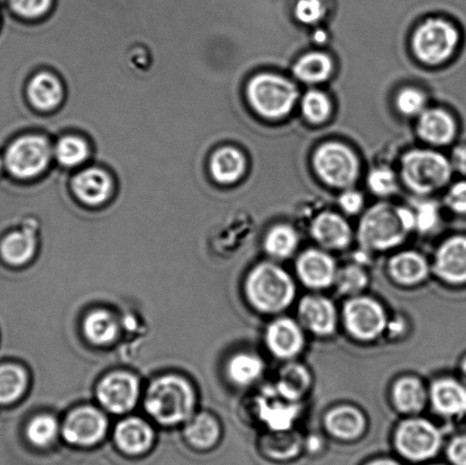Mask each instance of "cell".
<instances>
[{
  "instance_id": "21",
  "label": "cell",
  "mask_w": 466,
  "mask_h": 465,
  "mask_svg": "<svg viewBox=\"0 0 466 465\" xmlns=\"http://www.w3.org/2000/svg\"><path fill=\"white\" fill-rule=\"evenodd\" d=\"M431 399L437 411L446 416L466 412V389L454 380L437 381L431 389Z\"/></svg>"
},
{
  "instance_id": "20",
  "label": "cell",
  "mask_w": 466,
  "mask_h": 465,
  "mask_svg": "<svg viewBox=\"0 0 466 465\" xmlns=\"http://www.w3.org/2000/svg\"><path fill=\"white\" fill-rule=\"evenodd\" d=\"M456 126L453 118L441 109L424 112L419 121L421 138L433 145H445L454 138Z\"/></svg>"
},
{
  "instance_id": "23",
  "label": "cell",
  "mask_w": 466,
  "mask_h": 465,
  "mask_svg": "<svg viewBox=\"0 0 466 465\" xmlns=\"http://www.w3.org/2000/svg\"><path fill=\"white\" fill-rule=\"evenodd\" d=\"M327 430L340 440H354L365 428L363 414L354 408L341 407L327 414Z\"/></svg>"
},
{
  "instance_id": "6",
  "label": "cell",
  "mask_w": 466,
  "mask_h": 465,
  "mask_svg": "<svg viewBox=\"0 0 466 465\" xmlns=\"http://www.w3.org/2000/svg\"><path fill=\"white\" fill-rule=\"evenodd\" d=\"M459 35L453 25L444 20H429L415 32L413 48L420 61L437 66L454 53Z\"/></svg>"
},
{
  "instance_id": "9",
  "label": "cell",
  "mask_w": 466,
  "mask_h": 465,
  "mask_svg": "<svg viewBox=\"0 0 466 465\" xmlns=\"http://www.w3.org/2000/svg\"><path fill=\"white\" fill-rule=\"evenodd\" d=\"M441 437L437 428L426 420L406 421L396 432V445L400 452L412 460H426L440 450Z\"/></svg>"
},
{
  "instance_id": "15",
  "label": "cell",
  "mask_w": 466,
  "mask_h": 465,
  "mask_svg": "<svg viewBox=\"0 0 466 465\" xmlns=\"http://www.w3.org/2000/svg\"><path fill=\"white\" fill-rule=\"evenodd\" d=\"M436 271L451 284L466 282V238L456 237L441 246L437 254Z\"/></svg>"
},
{
  "instance_id": "35",
  "label": "cell",
  "mask_w": 466,
  "mask_h": 465,
  "mask_svg": "<svg viewBox=\"0 0 466 465\" xmlns=\"http://www.w3.org/2000/svg\"><path fill=\"white\" fill-rule=\"evenodd\" d=\"M299 244V236L292 227L278 226L268 232L265 239V249L279 258L290 257Z\"/></svg>"
},
{
  "instance_id": "39",
  "label": "cell",
  "mask_w": 466,
  "mask_h": 465,
  "mask_svg": "<svg viewBox=\"0 0 466 465\" xmlns=\"http://www.w3.org/2000/svg\"><path fill=\"white\" fill-rule=\"evenodd\" d=\"M337 277L338 288L344 294L358 293L367 286V275L358 267L345 268Z\"/></svg>"
},
{
  "instance_id": "27",
  "label": "cell",
  "mask_w": 466,
  "mask_h": 465,
  "mask_svg": "<svg viewBox=\"0 0 466 465\" xmlns=\"http://www.w3.org/2000/svg\"><path fill=\"white\" fill-rule=\"evenodd\" d=\"M310 385V376L308 370L299 364H289L282 369L279 378L278 390L283 399L295 402L306 393Z\"/></svg>"
},
{
  "instance_id": "26",
  "label": "cell",
  "mask_w": 466,
  "mask_h": 465,
  "mask_svg": "<svg viewBox=\"0 0 466 465\" xmlns=\"http://www.w3.org/2000/svg\"><path fill=\"white\" fill-rule=\"evenodd\" d=\"M392 398L397 409L405 413L421 411L426 404V391L421 382L414 378H403L397 381Z\"/></svg>"
},
{
  "instance_id": "8",
  "label": "cell",
  "mask_w": 466,
  "mask_h": 465,
  "mask_svg": "<svg viewBox=\"0 0 466 465\" xmlns=\"http://www.w3.org/2000/svg\"><path fill=\"white\" fill-rule=\"evenodd\" d=\"M314 167L326 184L337 188L353 185L359 173V162L354 153L346 146L335 143L318 149Z\"/></svg>"
},
{
  "instance_id": "5",
  "label": "cell",
  "mask_w": 466,
  "mask_h": 465,
  "mask_svg": "<svg viewBox=\"0 0 466 465\" xmlns=\"http://www.w3.org/2000/svg\"><path fill=\"white\" fill-rule=\"evenodd\" d=\"M451 175V167L442 155L431 150H414L403 159L406 185L419 194L432 193L441 188Z\"/></svg>"
},
{
  "instance_id": "13",
  "label": "cell",
  "mask_w": 466,
  "mask_h": 465,
  "mask_svg": "<svg viewBox=\"0 0 466 465\" xmlns=\"http://www.w3.org/2000/svg\"><path fill=\"white\" fill-rule=\"evenodd\" d=\"M297 271L304 284L312 288H326L336 279V264L328 254L317 249L305 252L297 261Z\"/></svg>"
},
{
  "instance_id": "38",
  "label": "cell",
  "mask_w": 466,
  "mask_h": 465,
  "mask_svg": "<svg viewBox=\"0 0 466 465\" xmlns=\"http://www.w3.org/2000/svg\"><path fill=\"white\" fill-rule=\"evenodd\" d=\"M330 102L326 95L319 91H309L303 99V112L306 118L313 123L327 120L330 114Z\"/></svg>"
},
{
  "instance_id": "41",
  "label": "cell",
  "mask_w": 466,
  "mask_h": 465,
  "mask_svg": "<svg viewBox=\"0 0 466 465\" xmlns=\"http://www.w3.org/2000/svg\"><path fill=\"white\" fill-rule=\"evenodd\" d=\"M424 106H426V98L419 90L405 89L400 91L397 97V107L405 116H417L423 112Z\"/></svg>"
},
{
  "instance_id": "46",
  "label": "cell",
  "mask_w": 466,
  "mask_h": 465,
  "mask_svg": "<svg viewBox=\"0 0 466 465\" xmlns=\"http://www.w3.org/2000/svg\"><path fill=\"white\" fill-rule=\"evenodd\" d=\"M339 204L344 211L350 214H355L363 207V198L356 191H346L339 198Z\"/></svg>"
},
{
  "instance_id": "50",
  "label": "cell",
  "mask_w": 466,
  "mask_h": 465,
  "mask_svg": "<svg viewBox=\"0 0 466 465\" xmlns=\"http://www.w3.org/2000/svg\"><path fill=\"white\" fill-rule=\"evenodd\" d=\"M315 39H317L319 43H322L323 40H326V35H324L322 31H318L317 35H315Z\"/></svg>"
},
{
  "instance_id": "28",
  "label": "cell",
  "mask_w": 466,
  "mask_h": 465,
  "mask_svg": "<svg viewBox=\"0 0 466 465\" xmlns=\"http://www.w3.org/2000/svg\"><path fill=\"white\" fill-rule=\"evenodd\" d=\"M331 70V59L321 53L305 55L294 67L295 76L306 84H318L327 80Z\"/></svg>"
},
{
  "instance_id": "4",
  "label": "cell",
  "mask_w": 466,
  "mask_h": 465,
  "mask_svg": "<svg viewBox=\"0 0 466 465\" xmlns=\"http://www.w3.org/2000/svg\"><path fill=\"white\" fill-rule=\"evenodd\" d=\"M408 231L400 208L380 204L370 209L360 221V239L365 248L387 249L400 244Z\"/></svg>"
},
{
  "instance_id": "44",
  "label": "cell",
  "mask_w": 466,
  "mask_h": 465,
  "mask_svg": "<svg viewBox=\"0 0 466 465\" xmlns=\"http://www.w3.org/2000/svg\"><path fill=\"white\" fill-rule=\"evenodd\" d=\"M415 216V226L421 231H428L436 226L438 221V208L433 203H423L418 207Z\"/></svg>"
},
{
  "instance_id": "14",
  "label": "cell",
  "mask_w": 466,
  "mask_h": 465,
  "mask_svg": "<svg viewBox=\"0 0 466 465\" xmlns=\"http://www.w3.org/2000/svg\"><path fill=\"white\" fill-rule=\"evenodd\" d=\"M299 316L314 334L328 336L336 329L337 313L331 300L319 296H308L299 304Z\"/></svg>"
},
{
  "instance_id": "3",
  "label": "cell",
  "mask_w": 466,
  "mask_h": 465,
  "mask_svg": "<svg viewBox=\"0 0 466 465\" xmlns=\"http://www.w3.org/2000/svg\"><path fill=\"white\" fill-rule=\"evenodd\" d=\"M247 95L251 106L260 116L280 118L294 107L299 91L291 82L281 76L259 75L249 82Z\"/></svg>"
},
{
  "instance_id": "47",
  "label": "cell",
  "mask_w": 466,
  "mask_h": 465,
  "mask_svg": "<svg viewBox=\"0 0 466 465\" xmlns=\"http://www.w3.org/2000/svg\"><path fill=\"white\" fill-rule=\"evenodd\" d=\"M449 457L455 465H466V437H459L451 441Z\"/></svg>"
},
{
  "instance_id": "52",
  "label": "cell",
  "mask_w": 466,
  "mask_h": 465,
  "mask_svg": "<svg viewBox=\"0 0 466 465\" xmlns=\"http://www.w3.org/2000/svg\"><path fill=\"white\" fill-rule=\"evenodd\" d=\"M2 167H3V163H2V159H0V170H2Z\"/></svg>"
},
{
  "instance_id": "48",
  "label": "cell",
  "mask_w": 466,
  "mask_h": 465,
  "mask_svg": "<svg viewBox=\"0 0 466 465\" xmlns=\"http://www.w3.org/2000/svg\"><path fill=\"white\" fill-rule=\"evenodd\" d=\"M453 164L463 175H466V146L456 148L453 153Z\"/></svg>"
},
{
  "instance_id": "22",
  "label": "cell",
  "mask_w": 466,
  "mask_h": 465,
  "mask_svg": "<svg viewBox=\"0 0 466 465\" xmlns=\"http://www.w3.org/2000/svg\"><path fill=\"white\" fill-rule=\"evenodd\" d=\"M27 96L35 107L41 111H50L57 107L63 99L61 82L50 73H40L31 80Z\"/></svg>"
},
{
  "instance_id": "45",
  "label": "cell",
  "mask_w": 466,
  "mask_h": 465,
  "mask_svg": "<svg viewBox=\"0 0 466 465\" xmlns=\"http://www.w3.org/2000/svg\"><path fill=\"white\" fill-rule=\"evenodd\" d=\"M447 204L455 212L466 213V182L453 186L447 196Z\"/></svg>"
},
{
  "instance_id": "36",
  "label": "cell",
  "mask_w": 466,
  "mask_h": 465,
  "mask_svg": "<svg viewBox=\"0 0 466 465\" xmlns=\"http://www.w3.org/2000/svg\"><path fill=\"white\" fill-rule=\"evenodd\" d=\"M57 161L66 167H76L85 162L89 155L88 145L77 136H66L55 148Z\"/></svg>"
},
{
  "instance_id": "43",
  "label": "cell",
  "mask_w": 466,
  "mask_h": 465,
  "mask_svg": "<svg viewBox=\"0 0 466 465\" xmlns=\"http://www.w3.org/2000/svg\"><path fill=\"white\" fill-rule=\"evenodd\" d=\"M14 12L26 18L43 16L48 11L52 0H9Z\"/></svg>"
},
{
  "instance_id": "40",
  "label": "cell",
  "mask_w": 466,
  "mask_h": 465,
  "mask_svg": "<svg viewBox=\"0 0 466 465\" xmlns=\"http://www.w3.org/2000/svg\"><path fill=\"white\" fill-rule=\"evenodd\" d=\"M368 184L370 189L379 196L390 195L397 187L394 172L387 168H377L370 173Z\"/></svg>"
},
{
  "instance_id": "7",
  "label": "cell",
  "mask_w": 466,
  "mask_h": 465,
  "mask_svg": "<svg viewBox=\"0 0 466 465\" xmlns=\"http://www.w3.org/2000/svg\"><path fill=\"white\" fill-rule=\"evenodd\" d=\"M52 149L44 136H29L17 139L9 146L5 164L14 177L30 179L40 175L48 167Z\"/></svg>"
},
{
  "instance_id": "19",
  "label": "cell",
  "mask_w": 466,
  "mask_h": 465,
  "mask_svg": "<svg viewBox=\"0 0 466 465\" xmlns=\"http://www.w3.org/2000/svg\"><path fill=\"white\" fill-rule=\"evenodd\" d=\"M153 430L141 419L131 418L122 421L116 430V443L127 453L139 454L149 449Z\"/></svg>"
},
{
  "instance_id": "24",
  "label": "cell",
  "mask_w": 466,
  "mask_h": 465,
  "mask_svg": "<svg viewBox=\"0 0 466 465\" xmlns=\"http://www.w3.org/2000/svg\"><path fill=\"white\" fill-rule=\"evenodd\" d=\"M245 157L239 150L225 147L218 150L211 161V172L214 179L221 184H233L244 175Z\"/></svg>"
},
{
  "instance_id": "49",
  "label": "cell",
  "mask_w": 466,
  "mask_h": 465,
  "mask_svg": "<svg viewBox=\"0 0 466 465\" xmlns=\"http://www.w3.org/2000/svg\"><path fill=\"white\" fill-rule=\"evenodd\" d=\"M369 465H400L396 462L390 461V460H381V461L373 462Z\"/></svg>"
},
{
  "instance_id": "17",
  "label": "cell",
  "mask_w": 466,
  "mask_h": 465,
  "mask_svg": "<svg viewBox=\"0 0 466 465\" xmlns=\"http://www.w3.org/2000/svg\"><path fill=\"white\" fill-rule=\"evenodd\" d=\"M76 197L88 205H99L111 195L112 180L99 168H86L76 175L72 182Z\"/></svg>"
},
{
  "instance_id": "12",
  "label": "cell",
  "mask_w": 466,
  "mask_h": 465,
  "mask_svg": "<svg viewBox=\"0 0 466 465\" xmlns=\"http://www.w3.org/2000/svg\"><path fill=\"white\" fill-rule=\"evenodd\" d=\"M138 380L127 373H112L100 382L98 399L113 413H125L138 399Z\"/></svg>"
},
{
  "instance_id": "10",
  "label": "cell",
  "mask_w": 466,
  "mask_h": 465,
  "mask_svg": "<svg viewBox=\"0 0 466 465\" xmlns=\"http://www.w3.org/2000/svg\"><path fill=\"white\" fill-rule=\"evenodd\" d=\"M346 326L351 335L362 340L377 339L385 330L386 314L380 304L367 298L350 300L345 305Z\"/></svg>"
},
{
  "instance_id": "2",
  "label": "cell",
  "mask_w": 466,
  "mask_h": 465,
  "mask_svg": "<svg viewBox=\"0 0 466 465\" xmlns=\"http://www.w3.org/2000/svg\"><path fill=\"white\" fill-rule=\"evenodd\" d=\"M250 303L260 312L277 313L286 308L295 296L294 282L282 268L260 264L251 271L246 284Z\"/></svg>"
},
{
  "instance_id": "29",
  "label": "cell",
  "mask_w": 466,
  "mask_h": 465,
  "mask_svg": "<svg viewBox=\"0 0 466 465\" xmlns=\"http://www.w3.org/2000/svg\"><path fill=\"white\" fill-rule=\"evenodd\" d=\"M117 323L112 314L106 311H96L89 314L85 322V334L91 343L107 345L116 339Z\"/></svg>"
},
{
  "instance_id": "42",
  "label": "cell",
  "mask_w": 466,
  "mask_h": 465,
  "mask_svg": "<svg viewBox=\"0 0 466 465\" xmlns=\"http://www.w3.org/2000/svg\"><path fill=\"white\" fill-rule=\"evenodd\" d=\"M326 13L321 0H299L296 4V17L305 25H314L319 22Z\"/></svg>"
},
{
  "instance_id": "30",
  "label": "cell",
  "mask_w": 466,
  "mask_h": 465,
  "mask_svg": "<svg viewBox=\"0 0 466 465\" xmlns=\"http://www.w3.org/2000/svg\"><path fill=\"white\" fill-rule=\"evenodd\" d=\"M35 240L27 232H14L6 237L2 243V252L5 261L13 266H22L35 254Z\"/></svg>"
},
{
  "instance_id": "34",
  "label": "cell",
  "mask_w": 466,
  "mask_h": 465,
  "mask_svg": "<svg viewBox=\"0 0 466 465\" xmlns=\"http://www.w3.org/2000/svg\"><path fill=\"white\" fill-rule=\"evenodd\" d=\"M263 363L250 354H239L233 358L228 367L230 379L238 385H249L262 375Z\"/></svg>"
},
{
  "instance_id": "37",
  "label": "cell",
  "mask_w": 466,
  "mask_h": 465,
  "mask_svg": "<svg viewBox=\"0 0 466 465\" xmlns=\"http://www.w3.org/2000/svg\"><path fill=\"white\" fill-rule=\"evenodd\" d=\"M27 437L32 444L48 446L57 434V422L53 417L41 416L34 419L27 428Z\"/></svg>"
},
{
  "instance_id": "25",
  "label": "cell",
  "mask_w": 466,
  "mask_h": 465,
  "mask_svg": "<svg viewBox=\"0 0 466 465\" xmlns=\"http://www.w3.org/2000/svg\"><path fill=\"white\" fill-rule=\"evenodd\" d=\"M390 273L400 284L415 285L428 275V264L421 255L405 252L391 259Z\"/></svg>"
},
{
  "instance_id": "32",
  "label": "cell",
  "mask_w": 466,
  "mask_h": 465,
  "mask_svg": "<svg viewBox=\"0 0 466 465\" xmlns=\"http://www.w3.org/2000/svg\"><path fill=\"white\" fill-rule=\"evenodd\" d=\"M259 414L263 420L274 430H287L296 417L295 405H287L279 400L262 399L258 403Z\"/></svg>"
},
{
  "instance_id": "31",
  "label": "cell",
  "mask_w": 466,
  "mask_h": 465,
  "mask_svg": "<svg viewBox=\"0 0 466 465\" xmlns=\"http://www.w3.org/2000/svg\"><path fill=\"white\" fill-rule=\"evenodd\" d=\"M27 377L22 368L14 364L0 367V404H8L16 400L25 393Z\"/></svg>"
},
{
  "instance_id": "51",
  "label": "cell",
  "mask_w": 466,
  "mask_h": 465,
  "mask_svg": "<svg viewBox=\"0 0 466 465\" xmlns=\"http://www.w3.org/2000/svg\"><path fill=\"white\" fill-rule=\"evenodd\" d=\"M462 370L464 373V377L466 378V359H464V362H463Z\"/></svg>"
},
{
  "instance_id": "18",
  "label": "cell",
  "mask_w": 466,
  "mask_h": 465,
  "mask_svg": "<svg viewBox=\"0 0 466 465\" xmlns=\"http://www.w3.org/2000/svg\"><path fill=\"white\" fill-rule=\"evenodd\" d=\"M312 234L328 248H344L350 240V226L344 218L333 213H323L315 218Z\"/></svg>"
},
{
  "instance_id": "33",
  "label": "cell",
  "mask_w": 466,
  "mask_h": 465,
  "mask_svg": "<svg viewBox=\"0 0 466 465\" xmlns=\"http://www.w3.org/2000/svg\"><path fill=\"white\" fill-rule=\"evenodd\" d=\"M220 435L218 422L208 414L196 417L186 428L187 439L199 449H208L217 443Z\"/></svg>"
},
{
  "instance_id": "1",
  "label": "cell",
  "mask_w": 466,
  "mask_h": 465,
  "mask_svg": "<svg viewBox=\"0 0 466 465\" xmlns=\"http://www.w3.org/2000/svg\"><path fill=\"white\" fill-rule=\"evenodd\" d=\"M145 407L159 423L176 425L186 420L193 411V389L180 377L159 378L149 387Z\"/></svg>"
},
{
  "instance_id": "11",
  "label": "cell",
  "mask_w": 466,
  "mask_h": 465,
  "mask_svg": "<svg viewBox=\"0 0 466 465\" xmlns=\"http://www.w3.org/2000/svg\"><path fill=\"white\" fill-rule=\"evenodd\" d=\"M106 430V418L102 413L93 408H82L67 417L63 434L68 443L90 446L98 443Z\"/></svg>"
},
{
  "instance_id": "16",
  "label": "cell",
  "mask_w": 466,
  "mask_h": 465,
  "mask_svg": "<svg viewBox=\"0 0 466 465\" xmlns=\"http://www.w3.org/2000/svg\"><path fill=\"white\" fill-rule=\"evenodd\" d=\"M267 343L278 358L288 359L300 352L304 337L296 322L290 318H279L268 327Z\"/></svg>"
}]
</instances>
